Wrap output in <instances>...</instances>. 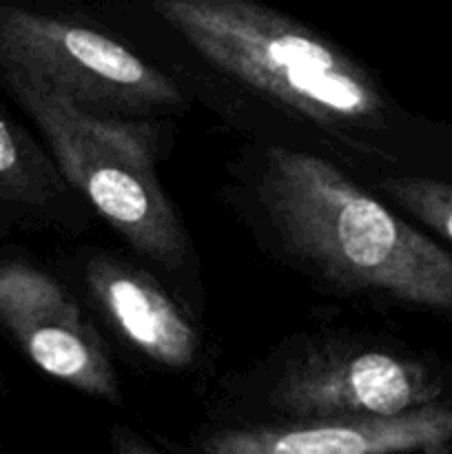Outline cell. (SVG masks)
Returning a JSON list of instances; mask_svg holds the SVG:
<instances>
[{
  "instance_id": "8992f818",
  "label": "cell",
  "mask_w": 452,
  "mask_h": 454,
  "mask_svg": "<svg viewBox=\"0 0 452 454\" xmlns=\"http://www.w3.org/2000/svg\"><path fill=\"white\" fill-rule=\"evenodd\" d=\"M0 326L49 377L87 397L122 406V388L105 337L74 293L53 275L25 262H3Z\"/></svg>"
},
{
  "instance_id": "277c9868",
  "label": "cell",
  "mask_w": 452,
  "mask_h": 454,
  "mask_svg": "<svg viewBox=\"0 0 452 454\" xmlns=\"http://www.w3.org/2000/svg\"><path fill=\"white\" fill-rule=\"evenodd\" d=\"M233 388L242 419L230 424L394 415L441 402L446 390L419 355L350 331L292 335Z\"/></svg>"
},
{
  "instance_id": "30bf717a",
  "label": "cell",
  "mask_w": 452,
  "mask_h": 454,
  "mask_svg": "<svg viewBox=\"0 0 452 454\" xmlns=\"http://www.w3.org/2000/svg\"><path fill=\"white\" fill-rule=\"evenodd\" d=\"M372 191L452 244V182L421 176L377 177Z\"/></svg>"
},
{
  "instance_id": "3957f363",
  "label": "cell",
  "mask_w": 452,
  "mask_h": 454,
  "mask_svg": "<svg viewBox=\"0 0 452 454\" xmlns=\"http://www.w3.org/2000/svg\"><path fill=\"white\" fill-rule=\"evenodd\" d=\"M0 78L40 129L78 198L158 273L189 275L195 266L193 242L158 177L155 122L97 118L51 89L18 75Z\"/></svg>"
},
{
  "instance_id": "ba28073f",
  "label": "cell",
  "mask_w": 452,
  "mask_h": 454,
  "mask_svg": "<svg viewBox=\"0 0 452 454\" xmlns=\"http://www.w3.org/2000/svg\"><path fill=\"white\" fill-rule=\"evenodd\" d=\"M80 282L93 313L140 362L167 372L198 366L202 331L149 269L113 253L91 251L80 260Z\"/></svg>"
},
{
  "instance_id": "6da1fadb",
  "label": "cell",
  "mask_w": 452,
  "mask_h": 454,
  "mask_svg": "<svg viewBox=\"0 0 452 454\" xmlns=\"http://www.w3.org/2000/svg\"><path fill=\"white\" fill-rule=\"evenodd\" d=\"M246 189L248 222L261 242L322 293L452 315V251L339 162L264 145L253 153Z\"/></svg>"
},
{
  "instance_id": "5b68a950",
  "label": "cell",
  "mask_w": 452,
  "mask_h": 454,
  "mask_svg": "<svg viewBox=\"0 0 452 454\" xmlns=\"http://www.w3.org/2000/svg\"><path fill=\"white\" fill-rule=\"evenodd\" d=\"M0 74L97 118L153 122L186 106L180 84L111 31L16 0H0Z\"/></svg>"
},
{
  "instance_id": "7a4b0ae2",
  "label": "cell",
  "mask_w": 452,
  "mask_h": 454,
  "mask_svg": "<svg viewBox=\"0 0 452 454\" xmlns=\"http://www.w3.org/2000/svg\"><path fill=\"white\" fill-rule=\"evenodd\" d=\"M213 75L297 124L339 164L388 162L393 98L368 67L260 0H140Z\"/></svg>"
},
{
  "instance_id": "52a82bcc",
  "label": "cell",
  "mask_w": 452,
  "mask_h": 454,
  "mask_svg": "<svg viewBox=\"0 0 452 454\" xmlns=\"http://www.w3.org/2000/svg\"><path fill=\"white\" fill-rule=\"evenodd\" d=\"M207 454H446L452 403L434 402L394 415H339L279 424H222L199 434Z\"/></svg>"
},
{
  "instance_id": "8fae6325",
  "label": "cell",
  "mask_w": 452,
  "mask_h": 454,
  "mask_svg": "<svg viewBox=\"0 0 452 454\" xmlns=\"http://www.w3.org/2000/svg\"><path fill=\"white\" fill-rule=\"evenodd\" d=\"M111 450L118 454H153L162 452L164 448L146 442L142 434L133 433L127 426H115L113 433H111Z\"/></svg>"
},
{
  "instance_id": "9c48e42d",
  "label": "cell",
  "mask_w": 452,
  "mask_h": 454,
  "mask_svg": "<svg viewBox=\"0 0 452 454\" xmlns=\"http://www.w3.org/2000/svg\"><path fill=\"white\" fill-rule=\"evenodd\" d=\"M71 193L75 191L56 160L44 155L0 115V198L34 211H51L65 207Z\"/></svg>"
}]
</instances>
